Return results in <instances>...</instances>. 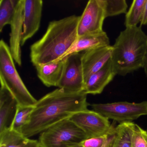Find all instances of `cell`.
Segmentation results:
<instances>
[{
    "mask_svg": "<svg viewBox=\"0 0 147 147\" xmlns=\"http://www.w3.org/2000/svg\"><path fill=\"white\" fill-rule=\"evenodd\" d=\"M140 25L141 26L147 25V0H146V2L144 5L142 17L140 22Z\"/></svg>",
    "mask_w": 147,
    "mask_h": 147,
    "instance_id": "25",
    "label": "cell"
},
{
    "mask_svg": "<svg viewBox=\"0 0 147 147\" xmlns=\"http://www.w3.org/2000/svg\"><path fill=\"white\" fill-rule=\"evenodd\" d=\"M112 51V46L109 45L82 52L84 82L91 75L99 70L109 61Z\"/></svg>",
    "mask_w": 147,
    "mask_h": 147,
    "instance_id": "11",
    "label": "cell"
},
{
    "mask_svg": "<svg viewBox=\"0 0 147 147\" xmlns=\"http://www.w3.org/2000/svg\"><path fill=\"white\" fill-rule=\"evenodd\" d=\"M147 35L141 26L125 28L112 45L111 61L117 75L124 76L143 68Z\"/></svg>",
    "mask_w": 147,
    "mask_h": 147,
    "instance_id": "3",
    "label": "cell"
},
{
    "mask_svg": "<svg viewBox=\"0 0 147 147\" xmlns=\"http://www.w3.org/2000/svg\"><path fill=\"white\" fill-rule=\"evenodd\" d=\"M146 0H134L125 16V27L137 26L141 22Z\"/></svg>",
    "mask_w": 147,
    "mask_h": 147,
    "instance_id": "19",
    "label": "cell"
},
{
    "mask_svg": "<svg viewBox=\"0 0 147 147\" xmlns=\"http://www.w3.org/2000/svg\"><path fill=\"white\" fill-rule=\"evenodd\" d=\"M109 45L110 40L106 32L105 31L85 34L78 36L70 49L57 61H61L66 57L74 53L84 52L98 47Z\"/></svg>",
    "mask_w": 147,
    "mask_h": 147,
    "instance_id": "15",
    "label": "cell"
},
{
    "mask_svg": "<svg viewBox=\"0 0 147 147\" xmlns=\"http://www.w3.org/2000/svg\"><path fill=\"white\" fill-rule=\"evenodd\" d=\"M116 75L110 59L102 68L87 79L83 91L87 94H100Z\"/></svg>",
    "mask_w": 147,
    "mask_h": 147,
    "instance_id": "14",
    "label": "cell"
},
{
    "mask_svg": "<svg viewBox=\"0 0 147 147\" xmlns=\"http://www.w3.org/2000/svg\"><path fill=\"white\" fill-rule=\"evenodd\" d=\"M116 126L113 125L109 132L105 135L87 138L82 142L83 147H111L115 135Z\"/></svg>",
    "mask_w": 147,
    "mask_h": 147,
    "instance_id": "21",
    "label": "cell"
},
{
    "mask_svg": "<svg viewBox=\"0 0 147 147\" xmlns=\"http://www.w3.org/2000/svg\"><path fill=\"white\" fill-rule=\"evenodd\" d=\"M91 107L93 111L119 124L132 122L141 116L147 115V101L94 104Z\"/></svg>",
    "mask_w": 147,
    "mask_h": 147,
    "instance_id": "6",
    "label": "cell"
},
{
    "mask_svg": "<svg viewBox=\"0 0 147 147\" xmlns=\"http://www.w3.org/2000/svg\"><path fill=\"white\" fill-rule=\"evenodd\" d=\"M146 131H147V130H146Z\"/></svg>",
    "mask_w": 147,
    "mask_h": 147,
    "instance_id": "29",
    "label": "cell"
},
{
    "mask_svg": "<svg viewBox=\"0 0 147 147\" xmlns=\"http://www.w3.org/2000/svg\"><path fill=\"white\" fill-rule=\"evenodd\" d=\"M26 147H40L38 141L31 139L30 142Z\"/></svg>",
    "mask_w": 147,
    "mask_h": 147,
    "instance_id": "27",
    "label": "cell"
},
{
    "mask_svg": "<svg viewBox=\"0 0 147 147\" xmlns=\"http://www.w3.org/2000/svg\"><path fill=\"white\" fill-rule=\"evenodd\" d=\"M69 119L86 133L88 138L106 134L114 125L111 124L107 118L88 109L74 113Z\"/></svg>",
    "mask_w": 147,
    "mask_h": 147,
    "instance_id": "8",
    "label": "cell"
},
{
    "mask_svg": "<svg viewBox=\"0 0 147 147\" xmlns=\"http://www.w3.org/2000/svg\"><path fill=\"white\" fill-rule=\"evenodd\" d=\"M106 18L102 0H90L80 17L78 36L104 31L103 25Z\"/></svg>",
    "mask_w": 147,
    "mask_h": 147,
    "instance_id": "9",
    "label": "cell"
},
{
    "mask_svg": "<svg viewBox=\"0 0 147 147\" xmlns=\"http://www.w3.org/2000/svg\"><path fill=\"white\" fill-rule=\"evenodd\" d=\"M106 18L126 14L128 5L125 0H102Z\"/></svg>",
    "mask_w": 147,
    "mask_h": 147,
    "instance_id": "23",
    "label": "cell"
},
{
    "mask_svg": "<svg viewBox=\"0 0 147 147\" xmlns=\"http://www.w3.org/2000/svg\"><path fill=\"white\" fill-rule=\"evenodd\" d=\"M34 107H21L18 105L10 129L20 133L23 127L29 122Z\"/></svg>",
    "mask_w": 147,
    "mask_h": 147,
    "instance_id": "22",
    "label": "cell"
},
{
    "mask_svg": "<svg viewBox=\"0 0 147 147\" xmlns=\"http://www.w3.org/2000/svg\"><path fill=\"white\" fill-rule=\"evenodd\" d=\"M87 138L86 133L69 118L42 131L38 142L40 147H72Z\"/></svg>",
    "mask_w": 147,
    "mask_h": 147,
    "instance_id": "5",
    "label": "cell"
},
{
    "mask_svg": "<svg viewBox=\"0 0 147 147\" xmlns=\"http://www.w3.org/2000/svg\"><path fill=\"white\" fill-rule=\"evenodd\" d=\"M87 96L83 91L70 92L60 88L47 94L38 100L20 133L30 138L74 113L87 110Z\"/></svg>",
    "mask_w": 147,
    "mask_h": 147,
    "instance_id": "1",
    "label": "cell"
},
{
    "mask_svg": "<svg viewBox=\"0 0 147 147\" xmlns=\"http://www.w3.org/2000/svg\"><path fill=\"white\" fill-rule=\"evenodd\" d=\"M131 123H122L116 126L111 147H131Z\"/></svg>",
    "mask_w": 147,
    "mask_h": 147,
    "instance_id": "18",
    "label": "cell"
},
{
    "mask_svg": "<svg viewBox=\"0 0 147 147\" xmlns=\"http://www.w3.org/2000/svg\"><path fill=\"white\" fill-rule=\"evenodd\" d=\"M64 61L52 62L36 67L38 76L44 85L48 87L57 86L63 72Z\"/></svg>",
    "mask_w": 147,
    "mask_h": 147,
    "instance_id": "16",
    "label": "cell"
},
{
    "mask_svg": "<svg viewBox=\"0 0 147 147\" xmlns=\"http://www.w3.org/2000/svg\"><path fill=\"white\" fill-rule=\"evenodd\" d=\"M30 140L10 129L0 133V144L5 147H26Z\"/></svg>",
    "mask_w": 147,
    "mask_h": 147,
    "instance_id": "17",
    "label": "cell"
},
{
    "mask_svg": "<svg viewBox=\"0 0 147 147\" xmlns=\"http://www.w3.org/2000/svg\"><path fill=\"white\" fill-rule=\"evenodd\" d=\"M25 0H18L15 12L10 24V48L11 54L15 62L19 66L22 65L21 42L24 23Z\"/></svg>",
    "mask_w": 147,
    "mask_h": 147,
    "instance_id": "12",
    "label": "cell"
},
{
    "mask_svg": "<svg viewBox=\"0 0 147 147\" xmlns=\"http://www.w3.org/2000/svg\"><path fill=\"white\" fill-rule=\"evenodd\" d=\"M72 147H83V146L81 144H80V145H76V146H73Z\"/></svg>",
    "mask_w": 147,
    "mask_h": 147,
    "instance_id": "28",
    "label": "cell"
},
{
    "mask_svg": "<svg viewBox=\"0 0 147 147\" xmlns=\"http://www.w3.org/2000/svg\"><path fill=\"white\" fill-rule=\"evenodd\" d=\"M82 52L71 54L65 58L63 72L58 84L59 88L70 92H83L84 85Z\"/></svg>",
    "mask_w": 147,
    "mask_h": 147,
    "instance_id": "7",
    "label": "cell"
},
{
    "mask_svg": "<svg viewBox=\"0 0 147 147\" xmlns=\"http://www.w3.org/2000/svg\"><path fill=\"white\" fill-rule=\"evenodd\" d=\"M80 17L72 15L50 22L45 34L30 47L31 61L35 67L56 61L70 49L78 38Z\"/></svg>",
    "mask_w": 147,
    "mask_h": 147,
    "instance_id": "2",
    "label": "cell"
},
{
    "mask_svg": "<svg viewBox=\"0 0 147 147\" xmlns=\"http://www.w3.org/2000/svg\"><path fill=\"white\" fill-rule=\"evenodd\" d=\"M131 147H147V132L138 125L131 123Z\"/></svg>",
    "mask_w": 147,
    "mask_h": 147,
    "instance_id": "24",
    "label": "cell"
},
{
    "mask_svg": "<svg viewBox=\"0 0 147 147\" xmlns=\"http://www.w3.org/2000/svg\"><path fill=\"white\" fill-rule=\"evenodd\" d=\"M18 0H1L0 1V32L4 27L10 25L15 12Z\"/></svg>",
    "mask_w": 147,
    "mask_h": 147,
    "instance_id": "20",
    "label": "cell"
},
{
    "mask_svg": "<svg viewBox=\"0 0 147 147\" xmlns=\"http://www.w3.org/2000/svg\"><path fill=\"white\" fill-rule=\"evenodd\" d=\"M43 5L42 0H25L21 46L39 30Z\"/></svg>",
    "mask_w": 147,
    "mask_h": 147,
    "instance_id": "10",
    "label": "cell"
},
{
    "mask_svg": "<svg viewBox=\"0 0 147 147\" xmlns=\"http://www.w3.org/2000/svg\"><path fill=\"white\" fill-rule=\"evenodd\" d=\"M0 133L11 128L18 104L3 81L0 79Z\"/></svg>",
    "mask_w": 147,
    "mask_h": 147,
    "instance_id": "13",
    "label": "cell"
},
{
    "mask_svg": "<svg viewBox=\"0 0 147 147\" xmlns=\"http://www.w3.org/2000/svg\"><path fill=\"white\" fill-rule=\"evenodd\" d=\"M0 79L17 100L19 106L34 107L38 100L29 92L19 74L9 46L0 41Z\"/></svg>",
    "mask_w": 147,
    "mask_h": 147,
    "instance_id": "4",
    "label": "cell"
},
{
    "mask_svg": "<svg viewBox=\"0 0 147 147\" xmlns=\"http://www.w3.org/2000/svg\"><path fill=\"white\" fill-rule=\"evenodd\" d=\"M144 70V74L147 77V39L146 42V48H145V55L144 59L143 66V68Z\"/></svg>",
    "mask_w": 147,
    "mask_h": 147,
    "instance_id": "26",
    "label": "cell"
}]
</instances>
